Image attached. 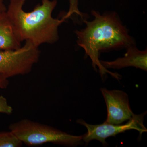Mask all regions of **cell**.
<instances>
[{
  "label": "cell",
  "mask_w": 147,
  "mask_h": 147,
  "mask_svg": "<svg viewBox=\"0 0 147 147\" xmlns=\"http://www.w3.org/2000/svg\"><path fill=\"white\" fill-rule=\"evenodd\" d=\"M92 14L94 17L93 20H83L86 28L75 32L77 44L90 58L94 68L98 67L102 78L108 73L119 80V74L108 71L100 63L99 53L109 49L126 48L134 44V41L116 14L101 15L94 11Z\"/></svg>",
  "instance_id": "obj_1"
},
{
  "label": "cell",
  "mask_w": 147,
  "mask_h": 147,
  "mask_svg": "<svg viewBox=\"0 0 147 147\" xmlns=\"http://www.w3.org/2000/svg\"><path fill=\"white\" fill-rule=\"evenodd\" d=\"M26 1L10 0L6 11L18 40L29 41L37 47L57 41L59 27L65 20L52 16L57 0H42L41 4L30 12L23 9Z\"/></svg>",
  "instance_id": "obj_2"
},
{
  "label": "cell",
  "mask_w": 147,
  "mask_h": 147,
  "mask_svg": "<svg viewBox=\"0 0 147 147\" xmlns=\"http://www.w3.org/2000/svg\"><path fill=\"white\" fill-rule=\"evenodd\" d=\"M19 140L29 146H38L47 143L67 147L83 144V136L71 135L50 125L24 119L9 126Z\"/></svg>",
  "instance_id": "obj_3"
},
{
  "label": "cell",
  "mask_w": 147,
  "mask_h": 147,
  "mask_svg": "<svg viewBox=\"0 0 147 147\" xmlns=\"http://www.w3.org/2000/svg\"><path fill=\"white\" fill-rule=\"evenodd\" d=\"M40 55L38 47L29 41L17 49L0 50V76L8 79L28 74L39 61Z\"/></svg>",
  "instance_id": "obj_4"
},
{
  "label": "cell",
  "mask_w": 147,
  "mask_h": 147,
  "mask_svg": "<svg viewBox=\"0 0 147 147\" xmlns=\"http://www.w3.org/2000/svg\"><path fill=\"white\" fill-rule=\"evenodd\" d=\"M147 112L135 115L126 123L123 125H113L104 122L98 125H92L87 123L82 119L76 121L77 123L85 126L87 132L83 135V140L88 144L93 140L100 142L104 146H108L106 139L109 137H115L117 134L123 133L127 130L134 129L139 131L140 136L147 132V128L144 124V117Z\"/></svg>",
  "instance_id": "obj_5"
},
{
  "label": "cell",
  "mask_w": 147,
  "mask_h": 147,
  "mask_svg": "<svg viewBox=\"0 0 147 147\" xmlns=\"http://www.w3.org/2000/svg\"><path fill=\"white\" fill-rule=\"evenodd\" d=\"M107 109V117L104 122L113 125H120L129 120L134 114L126 93L120 90L100 89Z\"/></svg>",
  "instance_id": "obj_6"
},
{
  "label": "cell",
  "mask_w": 147,
  "mask_h": 147,
  "mask_svg": "<svg viewBox=\"0 0 147 147\" xmlns=\"http://www.w3.org/2000/svg\"><path fill=\"white\" fill-rule=\"evenodd\" d=\"M126 48V53L123 57L119 58L111 61H100V63L106 69H119L128 67H134L146 71L147 50L144 51L138 50L134 44L129 45Z\"/></svg>",
  "instance_id": "obj_7"
},
{
  "label": "cell",
  "mask_w": 147,
  "mask_h": 147,
  "mask_svg": "<svg viewBox=\"0 0 147 147\" xmlns=\"http://www.w3.org/2000/svg\"><path fill=\"white\" fill-rule=\"evenodd\" d=\"M5 12L0 13V50L16 49L21 47Z\"/></svg>",
  "instance_id": "obj_8"
},
{
  "label": "cell",
  "mask_w": 147,
  "mask_h": 147,
  "mask_svg": "<svg viewBox=\"0 0 147 147\" xmlns=\"http://www.w3.org/2000/svg\"><path fill=\"white\" fill-rule=\"evenodd\" d=\"M23 143L11 131H0V147H20Z\"/></svg>",
  "instance_id": "obj_9"
},
{
  "label": "cell",
  "mask_w": 147,
  "mask_h": 147,
  "mask_svg": "<svg viewBox=\"0 0 147 147\" xmlns=\"http://www.w3.org/2000/svg\"><path fill=\"white\" fill-rule=\"evenodd\" d=\"M69 7L68 12L63 17V18L65 19L69 18L70 16L74 14L81 16V18L84 20V15L80 12L78 8V1L79 0H69Z\"/></svg>",
  "instance_id": "obj_10"
},
{
  "label": "cell",
  "mask_w": 147,
  "mask_h": 147,
  "mask_svg": "<svg viewBox=\"0 0 147 147\" xmlns=\"http://www.w3.org/2000/svg\"><path fill=\"white\" fill-rule=\"evenodd\" d=\"M13 111V108L9 105L6 98L2 95L0 96V113L11 115Z\"/></svg>",
  "instance_id": "obj_11"
},
{
  "label": "cell",
  "mask_w": 147,
  "mask_h": 147,
  "mask_svg": "<svg viewBox=\"0 0 147 147\" xmlns=\"http://www.w3.org/2000/svg\"><path fill=\"white\" fill-rule=\"evenodd\" d=\"M9 82L8 79L0 76V89H5L8 86Z\"/></svg>",
  "instance_id": "obj_12"
},
{
  "label": "cell",
  "mask_w": 147,
  "mask_h": 147,
  "mask_svg": "<svg viewBox=\"0 0 147 147\" xmlns=\"http://www.w3.org/2000/svg\"><path fill=\"white\" fill-rule=\"evenodd\" d=\"M7 9V7L4 2L3 0H0V13L5 12Z\"/></svg>",
  "instance_id": "obj_13"
}]
</instances>
